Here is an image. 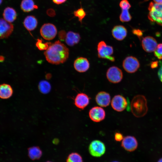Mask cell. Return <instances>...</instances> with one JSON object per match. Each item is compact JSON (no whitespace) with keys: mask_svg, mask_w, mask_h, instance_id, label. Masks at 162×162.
<instances>
[{"mask_svg":"<svg viewBox=\"0 0 162 162\" xmlns=\"http://www.w3.org/2000/svg\"><path fill=\"white\" fill-rule=\"evenodd\" d=\"M38 23L37 19L34 16L32 15L26 16L23 22L24 26L29 31L34 30L36 28Z\"/></svg>","mask_w":162,"mask_h":162,"instance_id":"ffe728a7","label":"cell"},{"mask_svg":"<svg viewBox=\"0 0 162 162\" xmlns=\"http://www.w3.org/2000/svg\"><path fill=\"white\" fill-rule=\"evenodd\" d=\"M3 0H0V5L2 4Z\"/></svg>","mask_w":162,"mask_h":162,"instance_id":"ab89813d","label":"cell"},{"mask_svg":"<svg viewBox=\"0 0 162 162\" xmlns=\"http://www.w3.org/2000/svg\"><path fill=\"white\" fill-rule=\"evenodd\" d=\"M90 98L86 94L83 93H78L74 100V104L78 108L83 110L89 104Z\"/></svg>","mask_w":162,"mask_h":162,"instance_id":"9a60e30c","label":"cell"},{"mask_svg":"<svg viewBox=\"0 0 162 162\" xmlns=\"http://www.w3.org/2000/svg\"><path fill=\"white\" fill-rule=\"evenodd\" d=\"M148 10L149 20L162 26V4L151 2L149 4Z\"/></svg>","mask_w":162,"mask_h":162,"instance_id":"3957f363","label":"cell"},{"mask_svg":"<svg viewBox=\"0 0 162 162\" xmlns=\"http://www.w3.org/2000/svg\"><path fill=\"white\" fill-rule=\"evenodd\" d=\"M121 12L119 16V19L120 21L122 22H128L132 19L129 10L122 9Z\"/></svg>","mask_w":162,"mask_h":162,"instance_id":"d4e9b609","label":"cell"},{"mask_svg":"<svg viewBox=\"0 0 162 162\" xmlns=\"http://www.w3.org/2000/svg\"><path fill=\"white\" fill-rule=\"evenodd\" d=\"M141 44L143 49L147 52H154L158 45L156 39L150 36L143 38L141 41Z\"/></svg>","mask_w":162,"mask_h":162,"instance_id":"4fadbf2b","label":"cell"},{"mask_svg":"<svg viewBox=\"0 0 162 162\" xmlns=\"http://www.w3.org/2000/svg\"><path fill=\"white\" fill-rule=\"evenodd\" d=\"M66 34L64 30L60 31L59 33V37L61 40L65 39Z\"/></svg>","mask_w":162,"mask_h":162,"instance_id":"d6a6232c","label":"cell"},{"mask_svg":"<svg viewBox=\"0 0 162 162\" xmlns=\"http://www.w3.org/2000/svg\"><path fill=\"white\" fill-rule=\"evenodd\" d=\"M132 32L133 34L136 35L139 37L142 36V32L139 29H133Z\"/></svg>","mask_w":162,"mask_h":162,"instance_id":"1f68e13d","label":"cell"},{"mask_svg":"<svg viewBox=\"0 0 162 162\" xmlns=\"http://www.w3.org/2000/svg\"><path fill=\"white\" fill-rule=\"evenodd\" d=\"M14 30V26L11 23L3 18H0V39L8 38Z\"/></svg>","mask_w":162,"mask_h":162,"instance_id":"7c38bea8","label":"cell"},{"mask_svg":"<svg viewBox=\"0 0 162 162\" xmlns=\"http://www.w3.org/2000/svg\"><path fill=\"white\" fill-rule=\"evenodd\" d=\"M69 54L68 48L59 40L51 44L44 52L46 60L49 62L55 64L65 62L68 58Z\"/></svg>","mask_w":162,"mask_h":162,"instance_id":"6da1fadb","label":"cell"},{"mask_svg":"<svg viewBox=\"0 0 162 162\" xmlns=\"http://www.w3.org/2000/svg\"><path fill=\"white\" fill-rule=\"evenodd\" d=\"M13 92V89L10 85L4 83L0 85V98L8 99L12 96Z\"/></svg>","mask_w":162,"mask_h":162,"instance_id":"44dd1931","label":"cell"},{"mask_svg":"<svg viewBox=\"0 0 162 162\" xmlns=\"http://www.w3.org/2000/svg\"><path fill=\"white\" fill-rule=\"evenodd\" d=\"M38 88L39 91L41 93L46 94L48 93L50 91L51 86L48 81L42 80L39 82Z\"/></svg>","mask_w":162,"mask_h":162,"instance_id":"cb8c5ba5","label":"cell"},{"mask_svg":"<svg viewBox=\"0 0 162 162\" xmlns=\"http://www.w3.org/2000/svg\"><path fill=\"white\" fill-rule=\"evenodd\" d=\"M112 34L116 40L121 41L124 40L127 34L126 28L122 25H117L113 27L112 30Z\"/></svg>","mask_w":162,"mask_h":162,"instance_id":"2e32d148","label":"cell"},{"mask_svg":"<svg viewBox=\"0 0 162 162\" xmlns=\"http://www.w3.org/2000/svg\"><path fill=\"white\" fill-rule=\"evenodd\" d=\"M154 2L155 3L162 4V0H153Z\"/></svg>","mask_w":162,"mask_h":162,"instance_id":"8d00e7d4","label":"cell"},{"mask_svg":"<svg viewBox=\"0 0 162 162\" xmlns=\"http://www.w3.org/2000/svg\"><path fill=\"white\" fill-rule=\"evenodd\" d=\"M66 162H83L81 156L76 152H73L68 156Z\"/></svg>","mask_w":162,"mask_h":162,"instance_id":"484cf974","label":"cell"},{"mask_svg":"<svg viewBox=\"0 0 162 162\" xmlns=\"http://www.w3.org/2000/svg\"><path fill=\"white\" fill-rule=\"evenodd\" d=\"M158 75L160 80L162 82V66L158 71Z\"/></svg>","mask_w":162,"mask_h":162,"instance_id":"836d02e7","label":"cell"},{"mask_svg":"<svg viewBox=\"0 0 162 162\" xmlns=\"http://www.w3.org/2000/svg\"><path fill=\"white\" fill-rule=\"evenodd\" d=\"M90 119L94 122H99L104 120L106 116L104 110L99 106H94L91 108L89 112Z\"/></svg>","mask_w":162,"mask_h":162,"instance_id":"30bf717a","label":"cell"},{"mask_svg":"<svg viewBox=\"0 0 162 162\" xmlns=\"http://www.w3.org/2000/svg\"><path fill=\"white\" fill-rule=\"evenodd\" d=\"M51 44L50 42L43 43L42 40L38 39L36 45L38 49L40 50H46Z\"/></svg>","mask_w":162,"mask_h":162,"instance_id":"83f0119b","label":"cell"},{"mask_svg":"<svg viewBox=\"0 0 162 162\" xmlns=\"http://www.w3.org/2000/svg\"><path fill=\"white\" fill-rule=\"evenodd\" d=\"M95 100L97 104L99 106L106 107L109 105L111 98L108 93L104 91H101L96 94Z\"/></svg>","mask_w":162,"mask_h":162,"instance_id":"e0dca14e","label":"cell"},{"mask_svg":"<svg viewBox=\"0 0 162 162\" xmlns=\"http://www.w3.org/2000/svg\"><path fill=\"white\" fill-rule=\"evenodd\" d=\"M111 105L112 108L117 112L124 110L128 105L127 101L125 98L120 95H116L112 98Z\"/></svg>","mask_w":162,"mask_h":162,"instance_id":"9c48e42d","label":"cell"},{"mask_svg":"<svg viewBox=\"0 0 162 162\" xmlns=\"http://www.w3.org/2000/svg\"><path fill=\"white\" fill-rule=\"evenodd\" d=\"M98 55L100 58L106 59L114 62L115 58L112 56L113 49L111 46L107 45L104 41L99 42L97 45Z\"/></svg>","mask_w":162,"mask_h":162,"instance_id":"277c9868","label":"cell"},{"mask_svg":"<svg viewBox=\"0 0 162 162\" xmlns=\"http://www.w3.org/2000/svg\"><path fill=\"white\" fill-rule=\"evenodd\" d=\"M138 143L136 138L131 136H128L124 137L122 140L121 146L128 152L135 151L137 148Z\"/></svg>","mask_w":162,"mask_h":162,"instance_id":"8fae6325","label":"cell"},{"mask_svg":"<svg viewBox=\"0 0 162 162\" xmlns=\"http://www.w3.org/2000/svg\"><path fill=\"white\" fill-rule=\"evenodd\" d=\"M154 54L158 59H162V44L158 45L156 50L154 51Z\"/></svg>","mask_w":162,"mask_h":162,"instance_id":"f1b7e54d","label":"cell"},{"mask_svg":"<svg viewBox=\"0 0 162 162\" xmlns=\"http://www.w3.org/2000/svg\"><path fill=\"white\" fill-rule=\"evenodd\" d=\"M106 76L110 82L113 83H117L122 81L123 74L120 69L116 66H113L107 70Z\"/></svg>","mask_w":162,"mask_h":162,"instance_id":"52a82bcc","label":"cell"},{"mask_svg":"<svg viewBox=\"0 0 162 162\" xmlns=\"http://www.w3.org/2000/svg\"><path fill=\"white\" fill-rule=\"evenodd\" d=\"M28 156L32 160H38L41 157L42 152L38 146H33L28 148Z\"/></svg>","mask_w":162,"mask_h":162,"instance_id":"603a6c76","label":"cell"},{"mask_svg":"<svg viewBox=\"0 0 162 162\" xmlns=\"http://www.w3.org/2000/svg\"><path fill=\"white\" fill-rule=\"evenodd\" d=\"M132 112L135 117H141L147 113L148 107L146 97L142 95H137L133 98L130 104Z\"/></svg>","mask_w":162,"mask_h":162,"instance_id":"7a4b0ae2","label":"cell"},{"mask_svg":"<svg viewBox=\"0 0 162 162\" xmlns=\"http://www.w3.org/2000/svg\"><path fill=\"white\" fill-rule=\"evenodd\" d=\"M4 60V57L2 56H0V61L2 62Z\"/></svg>","mask_w":162,"mask_h":162,"instance_id":"74e56055","label":"cell"},{"mask_svg":"<svg viewBox=\"0 0 162 162\" xmlns=\"http://www.w3.org/2000/svg\"><path fill=\"white\" fill-rule=\"evenodd\" d=\"M158 65V62H152L151 65V67L152 68H156Z\"/></svg>","mask_w":162,"mask_h":162,"instance_id":"d590c367","label":"cell"},{"mask_svg":"<svg viewBox=\"0 0 162 162\" xmlns=\"http://www.w3.org/2000/svg\"><path fill=\"white\" fill-rule=\"evenodd\" d=\"M124 138L122 134L120 132H116L114 134V139L117 142H120Z\"/></svg>","mask_w":162,"mask_h":162,"instance_id":"4dcf8cb0","label":"cell"},{"mask_svg":"<svg viewBox=\"0 0 162 162\" xmlns=\"http://www.w3.org/2000/svg\"><path fill=\"white\" fill-rule=\"evenodd\" d=\"M157 162H162V158L160 159Z\"/></svg>","mask_w":162,"mask_h":162,"instance_id":"f35d334b","label":"cell"},{"mask_svg":"<svg viewBox=\"0 0 162 162\" xmlns=\"http://www.w3.org/2000/svg\"><path fill=\"white\" fill-rule=\"evenodd\" d=\"M119 5L121 10H129L131 5L128 0H122Z\"/></svg>","mask_w":162,"mask_h":162,"instance_id":"f546056e","label":"cell"},{"mask_svg":"<svg viewBox=\"0 0 162 162\" xmlns=\"http://www.w3.org/2000/svg\"><path fill=\"white\" fill-rule=\"evenodd\" d=\"M104 144L98 140H94L92 141L88 146V151L92 156L99 157L102 156L106 151Z\"/></svg>","mask_w":162,"mask_h":162,"instance_id":"5b68a950","label":"cell"},{"mask_svg":"<svg viewBox=\"0 0 162 162\" xmlns=\"http://www.w3.org/2000/svg\"><path fill=\"white\" fill-rule=\"evenodd\" d=\"M74 68L79 72L83 73L86 71L90 67V63L87 59L83 57L77 58L74 63Z\"/></svg>","mask_w":162,"mask_h":162,"instance_id":"5bb4252c","label":"cell"},{"mask_svg":"<svg viewBox=\"0 0 162 162\" xmlns=\"http://www.w3.org/2000/svg\"><path fill=\"white\" fill-rule=\"evenodd\" d=\"M80 39V36L78 33L70 31L66 34L65 39V42L68 45L72 46L77 44Z\"/></svg>","mask_w":162,"mask_h":162,"instance_id":"ac0fdd59","label":"cell"},{"mask_svg":"<svg viewBox=\"0 0 162 162\" xmlns=\"http://www.w3.org/2000/svg\"><path fill=\"white\" fill-rule=\"evenodd\" d=\"M122 66L127 72L133 73L136 71L139 68L140 64L136 57L131 56H128L123 61Z\"/></svg>","mask_w":162,"mask_h":162,"instance_id":"8992f818","label":"cell"},{"mask_svg":"<svg viewBox=\"0 0 162 162\" xmlns=\"http://www.w3.org/2000/svg\"><path fill=\"white\" fill-rule=\"evenodd\" d=\"M20 8L24 12H28L37 9L38 7L36 5L33 0H22L20 4Z\"/></svg>","mask_w":162,"mask_h":162,"instance_id":"7402d4cb","label":"cell"},{"mask_svg":"<svg viewBox=\"0 0 162 162\" xmlns=\"http://www.w3.org/2000/svg\"><path fill=\"white\" fill-rule=\"evenodd\" d=\"M74 16L78 18L80 22L82 23L83 19L86 16V14L84 9L81 5V7L74 12Z\"/></svg>","mask_w":162,"mask_h":162,"instance_id":"4316f807","label":"cell"},{"mask_svg":"<svg viewBox=\"0 0 162 162\" xmlns=\"http://www.w3.org/2000/svg\"><path fill=\"white\" fill-rule=\"evenodd\" d=\"M2 15L3 19L10 23L14 22L16 20L17 16L15 9L9 7L4 9Z\"/></svg>","mask_w":162,"mask_h":162,"instance_id":"d6986e66","label":"cell"},{"mask_svg":"<svg viewBox=\"0 0 162 162\" xmlns=\"http://www.w3.org/2000/svg\"><path fill=\"white\" fill-rule=\"evenodd\" d=\"M40 33L41 36L45 39L51 40L56 37L57 29L52 24L46 23L42 25L40 29Z\"/></svg>","mask_w":162,"mask_h":162,"instance_id":"ba28073f","label":"cell"},{"mask_svg":"<svg viewBox=\"0 0 162 162\" xmlns=\"http://www.w3.org/2000/svg\"><path fill=\"white\" fill-rule=\"evenodd\" d=\"M46 162H52L50 161H46Z\"/></svg>","mask_w":162,"mask_h":162,"instance_id":"60d3db41","label":"cell"},{"mask_svg":"<svg viewBox=\"0 0 162 162\" xmlns=\"http://www.w3.org/2000/svg\"><path fill=\"white\" fill-rule=\"evenodd\" d=\"M117 162V161H114V162Z\"/></svg>","mask_w":162,"mask_h":162,"instance_id":"b9f144b4","label":"cell"},{"mask_svg":"<svg viewBox=\"0 0 162 162\" xmlns=\"http://www.w3.org/2000/svg\"><path fill=\"white\" fill-rule=\"evenodd\" d=\"M53 2L57 4H59L65 2L67 0H52Z\"/></svg>","mask_w":162,"mask_h":162,"instance_id":"e575fe53","label":"cell"}]
</instances>
